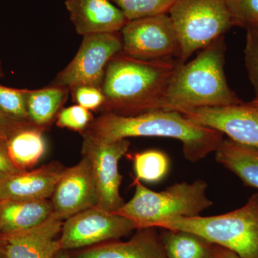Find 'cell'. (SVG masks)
Returning a JSON list of instances; mask_svg holds the SVG:
<instances>
[{
	"mask_svg": "<svg viewBox=\"0 0 258 258\" xmlns=\"http://www.w3.org/2000/svg\"><path fill=\"white\" fill-rule=\"evenodd\" d=\"M137 229L130 219L93 207L64 220L59 244L61 250H78L118 240Z\"/></svg>",
	"mask_w": 258,
	"mask_h": 258,
	"instance_id": "9c48e42d",
	"label": "cell"
},
{
	"mask_svg": "<svg viewBox=\"0 0 258 258\" xmlns=\"http://www.w3.org/2000/svg\"><path fill=\"white\" fill-rule=\"evenodd\" d=\"M157 227L136 230L128 240H113L71 252L73 258H168Z\"/></svg>",
	"mask_w": 258,
	"mask_h": 258,
	"instance_id": "9a60e30c",
	"label": "cell"
},
{
	"mask_svg": "<svg viewBox=\"0 0 258 258\" xmlns=\"http://www.w3.org/2000/svg\"><path fill=\"white\" fill-rule=\"evenodd\" d=\"M63 220L52 214L40 225L20 232L1 233L0 247L8 258H55Z\"/></svg>",
	"mask_w": 258,
	"mask_h": 258,
	"instance_id": "4fadbf2b",
	"label": "cell"
},
{
	"mask_svg": "<svg viewBox=\"0 0 258 258\" xmlns=\"http://www.w3.org/2000/svg\"><path fill=\"white\" fill-rule=\"evenodd\" d=\"M181 62L142 60L119 52L107 64L101 88L104 103L98 111L133 116L162 110L169 83Z\"/></svg>",
	"mask_w": 258,
	"mask_h": 258,
	"instance_id": "7a4b0ae2",
	"label": "cell"
},
{
	"mask_svg": "<svg viewBox=\"0 0 258 258\" xmlns=\"http://www.w3.org/2000/svg\"><path fill=\"white\" fill-rule=\"evenodd\" d=\"M5 141H7L6 139H5L4 137H2L1 135H0V142H5Z\"/></svg>",
	"mask_w": 258,
	"mask_h": 258,
	"instance_id": "d590c367",
	"label": "cell"
},
{
	"mask_svg": "<svg viewBox=\"0 0 258 258\" xmlns=\"http://www.w3.org/2000/svg\"><path fill=\"white\" fill-rule=\"evenodd\" d=\"M24 171L19 169L11 161L6 148V141L0 142V177Z\"/></svg>",
	"mask_w": 258,
	"mask_h": 258,
	"instance_id": "f546056e",
	"label": "cell"
},
{
	"mask_svg": "<svg viewBox=\"0 0 258 258\" xmlns=\"http://www.w3.org/2000/svg\"><path fill=\"white\" fill-rule=\"evenodd\" d=\"M133 184V198L115 213L130 219L137 229L157 227L159 222L178 217L200 216L213 205L207 193L208 183L203 180L176 183L159 192L139 180L134 179Z\"/></svg>",
	"mask_w": 258,
	"mask_h": 258,
	"instance_id": "277c9868",
	"label": "cell"
},
{
	"mask_svg": "<svg viewBox=\"0 0 258 258\" xmlns=\"http://www.w3.org/2000/svg\"><path fill=\"white\" fill-rule=\"evenodd\" d=\"M66 167L53 161L32 171L0 177V201L50 200Z\"/></svg>",
	"mask_w": 258,
	"mask_h": 258,
	"instance_id": "5bb4252c",
	"label": "cell"
},
{
	"mask_svg": "<svg viewBox=\"0 0 258 258\" xmlns=\"http://www.w3.org/2000/svg\"><path fill=\"white\" fill-rule=\"evenodd\" d=\"M43 131L35 125H30L20 129L7 139L8 155L20 170L28 171L45 154L46 144L42 136Z\"/></svg>",
	"mask_w": 258,
	"mask_h": 258,
	"instance_id": "d6986e66",
	"label": "cell"
},
{
	"mask_svg": "<svg viewBox=\"0 0 258 258\" xmlns=\"http://www.w3.org/2000/svg\"><path fill=\"white\" fill-rule=\"evenodd\" d=\"M196 124L214 129L237 143L258 149V106L248 103L179 112Z\"/></svg>",
	"mask_w": 258,
	"mask_h": 258,
	"instance_id": "8fae6325",
	"label": "cell"
},
{
	"mask_svg": "<svg viewBox=\"0 0 258 258\" xmlns=\"http://www.w3.org/2000/svg\"><path fill=\"white\" fill-rule=\"evenodd\" d=\"M53 214L50 200L0 201V232L10 233L33 228Z\"/></svg>",
	"mask_w": 258,
	"mask_h": 258,
	"instance_id": "e0dca14e",
	"label": "cell"
},
{
	"mask_svg": "<svg viewBox=\"0 0 258 258\" xmlns=\"http://www.w3.org/2000/svg\"><path fill=\"white\" fill-rule=\"evenodd\" d=\"M55 258H73V257L67 251L60 250Z\"/></svg>",
	"mask_w": 258,
	"mask_h": 258,
	"instance_id": "1f68e13d",
	"label": "cell"
},
{
	"mask_svg": "<svg viewBox=\"0 0 258 258\" xmlns=\"http://www.w3.org/2000/svg\"><path fill=\"white\" fill-rule=\"evenodd\" d=\"M83 137L101 142L129 137H161L179 140L186 160L195 163L216 152L224 134L193 123L179 112L157 110L124 116L101 113L90 123Z\"/></svg>",
	"mask_w": 258,
	"mask_h": 258,
	"instance_id": "6da1fadb",
	"label": "cell"
},
{
	"mask_svg": "<svg viewBox=\"0 0 258 258\" xmlns=\"http://www.w3.org/2000/svg\"><path fill=\"white\" fill-rule=\"evenodd\" d=\"M30 125H35L30 122L19 121L13 119L0 111V135L6 140L20 129Z\"/></svg>",
	"mask_w": 258,
	"mask_h": 258,
	"instance_id": "f1b7e54d",
	"label": "cell"
},
{
	"mask_svg": "<svg viewBox=\"0 0 258 258\" xmlns=\"http://www.w3.org/2000/svg\"><path fill=\"white\" fill-rule=\"evenodd\" d=\"M234 26L258 28V0H230Z\"/></svg>",
	"mask_w": 258,
	"mask_h": 258,
	"instance_id": "d4e9b609",
	"label": "cell"
},
{
	"mask_svg": "<svg viewBox=\"0 0 258 258\" xmlns=\"http://www.w3.org/2000/svg\"><path fill=\"white\" fill-rule=\"evenodd\" d=\"M53 213L64 220L76 214L98 206V194L92 167L83 156L76 165L66 167L52 198Z\"/></svg>",
	"mask_w": 258,
	"mask_h": 258,
	"instance_id": "7c38bea8",
	"label": "cell"
},
{
	"mask_svg": "<svg viewBox=\"0 0 258 258\" xmlns=\"http://www.w3.org/2000/svg\"><path fill=\"white\" fill-rule=\"evenodd\" d=\"M168 15L179 36L183 62L234 26L230 0H176Z\"/></svg>",
	"mask_w": 258,
	"mask_h": 258,
	"instance_id": "8992f818",
	"label": "cell"
},
{
	"mask_svg": "<svg viewBox=\"0 0 258 258\" xmlns=\"http://www.w3.org/2000/svg\"><path fill=\"white\" fill-rule=\"evenodd\" d=\"M244 60L255 98H258V28L246 30Z\"/></svg>",
	"mask_w": 258,
	"mask_h": 258,
	"instance_id": "4316f807",
	"label": "cell"
},
{
	"mask_svg": "<svg viewBox=\"0 0 258 258\" xmlns=\"http://www.w3.org/2000/svg\"><path fill=\"white\" fill-rule=\"evenodd\" d=\"M83 137L82 154L89 159L92 167L98 207L115 213L125 204L120 194L123 176L118 171V161L128 152L130 142L125 139L101 142Z\"/></svg>",
	"mask_w": 258,
	"mask_h": 258,
	"instance_id": "30bf717a",
	"label": "cell"
},
{
	"mask_svg": "<svg viewBox=\"0 0 258 258\" xmlns=\"http://www.w3.org/2000/svg\"><path fill=\"white\" fill-rule=\"evenodd\" d=\"M69 90L52 86L37 90H28V110L30 121L45 130L69 97Z\"/></svg>",
	"mask_w": 258,
	"mask_h": 258,
	"instance_id": "ffe728a7",
	"label": "cell"
},
{
	"mask_svg": "<svg viewBox=\"0 0 258 258\" xmlns=\"http://www.w3.org/2000/svg\"><path fill=\"white\" fill-rule=\"evenodd\" d=\"M132 159L136 180L147 183H157L169 172L170 161L162 151L149 149L136 153Z\"/></svg>",
	"mask_w": 258,
	"mask_h": 258,
	"instance_id": "7402d4cb",
	"label": "cell"
},
{
	"mask_svg": "<svg viewBox=\"0 0 258 258\" xmlns=\"http://www.w3.org/2000/svg\"><path fill=\"white\" fill-rule=\"evenodd\" d=\"M212 258H240L235 254V252L225 248V247H220V246L214 244L213 253H212Z\"/></svg>",
	"mask_w": 258,
	"mask_h": 258,
	"instance_id": "4dcf8cb0",
	"label": "cell"
},
{
	"mask_svg": "<svg viewBox=\"0 0 258 258\" xmlns=\"http://www.w3.org/2000/svg\"><path fill=\"white\" fill-rule=\"evenodd\" d=\"M0 258H8L6 254L3 252V249H2L1 247H0Z\"/></svg>",
	"mask_w": 258,
	"mask_h": 258,
	"instance_id": "d6a6232c",
	"label": "cell"
},
{
	"mask_svg": "<svg viewBox=\"0 0 258 258\" xmlns=\"http://www.w3.org/2000/svg\"><path fill=\"white\" fill-rule=\"evenodd\" d=\"M71 91L78 105L88 111H98L104 103V96L98 88L81 86Z\"/></svg>",
	"mask_w": 258,
	"mask_h": 258,
	"instance_id": "83f0119b",
	"label": "cell"
},
{
	"mask_svg": "<svg viewBox=\"0 0 258 258\" xmlns=\"http://www.w3.org/2000/svg\"><path fill=\"white\" fill-rule=\"evenodd\" d=\"M122 48L120 32L85 35L74 59L56 76L51 85L70 91L81 86L101 90L107 64Z\"/></svg>",
	"mask_w": 258,
	"mask_h": 258,
	"instance_id": "52a82bcc",
	"label": "cell"
},
{
	"mask_svg": "<svg viewBox=\"0 0 258 258\" xmlns=\"http://www.w3.org/2000/svg\"><path fill=\"white\" fill-rule=\"evenodd\" d=\"M120 33L125 55L142 60H181L179 36L168 14L128 21Z\"/></svg>",
	"mask_w": 258,
	"mask_h": 258,
	"instance_id": "ba28073f",
	"label": "cell"
},
{
	"mask_svg": "<svg viewBox=\"0 0 258 258\" xmlns=\"http://www.w3.org/2000/svg\"><path fill=\"white\" fill-rule=\"evenodd\" d=\"M157 227L191 232L240 258H258V192L233 211L215 216L178 217L159 222Z\"/></svg>",
	"mask_w": 258,
	"mask_h": 258,
	"instance_id": "5b68a950",
	"label": "cell"
},
{
	"mask_svg": "<svg viewBox=\"0 0 258 258\" xmlns=\"http://www.w3.org/2000/svg\"><path fill=\"white\" fill-rule=\"evenodd\" d=\"M225 53L224 35L199 51L192 60L180 62L169 83L162 110L180 112L242 103L227 83Z\"/></svg>",
	"mask_w": 258,
	"mask_h": 258,
	"instance_id": "3957f363",
	"label": "cell"
},
{
	"mask_svg": "<svg viewBox=\"0 0 258 258\" xmlns=\"http://www.w3.org/2000/svg\"><path fill=\"white\" fill-rule=\"evenodd\" d=\"M164 230L161 240L168 258H212L214 244L185 231Z\"/></svg>",
	"mask_w": 258,
	"mask_h": 258,
	"instance_id": "44dd1931",
	"label": "cell"
},
{
	"mask_svg": "<svg viewBox=\"0 0 258 258\" xmlns=\"http://www.w3.org/2000/svg\"><path fill=\"white\" fill-rule=\"evenodd\" d=\"M28 90L0 85V111L13 119L32 123L28 110Z\"/></svg>",
	"mask_w": 258,
	"mask_h": 258,
	"instance_id": "cb8c5ba5",
	"label": "cell"
},
{
	"mask_svg": "<svg viewBox=\"0 0 258 258\" xmlns=\"http://www.w3.org/2000/svg\"><path fill=\"white\" fill-rule=\"evenodd\" d=\"M215 153L217 162L235 174L245 186L258 189V149L227 138Z\"/></svg>",
	"mask_w": 258,
	"mask_h": 258,
	"instance_id": "ac0fdd59",
	"label": "cell"
},
{
	"mask_svg": "<svg viewBox=\"0 0 258 258\" xmlns=\"http://www.w3.org/2000/svg\"><path fill=\"white\" fill-rule=\"evenodd\" d=\"M70 18L79 35L120 32L128 20L110 0H66Z\"/></svg>",
	"mask_w": 258,
	"mask_h": 258,
	"instance_id": "2e32d148",
	"label": "cell"
},
{
	"mask_svg": "<svg viewBox=\"0 0 258 258\" xmlns=\"http://www.w3.org/2000/svg\"><path fill=\"white\" fill-rule=\"evenodd\" d=\"M93 119L91 111L77 104L61 110L57 115L56 124L60 128L82 133Z\"/></svg>",
	"mask_w": 258,
	"mask_h": 258,
	"instance_id": "484cf974",
	"label": "cell"
},
{
	"mask_svg": "<svg viewBox=\"0 0 258 258\" xmlns=\"http://www.w3.org/2000/svg\"><path fill=\"white\" fill-rule=\"evenodd\" d=\"M4 76L3 74V69H2L1 62H0V77H3Z\"/></svg>",
	"mask_w": 258,
	"mask_h": 258,
	"instance_id": "e575fe53",
	"label": "cell"
},
{
	"mask_svg": "<svg viewBox=\"0 0 258 258\" xmlns=\"http://www.w3.org/2000/svg\"><path fill=\"white\" fill-rule=\"evenodd\" d=\"M118 7L128 21L168 14L176 0H110Z\"/></svg>",
	"mask_w": 258,
	"mask_h": 258,
	"instance_id": "603a6c76",
	"label": "cell"
},
{
	"mask_svg": "<svg viewBox=\"0 0 258 258\" xmlns=\"http://www.w3.org/2000/svg\"><path fill=\"white\" fill-rule=\"evenodd\" d=\"M252 104L255 105V106H258V98H254L252 101H250Z\"/></svg>",
	"mask_w": 258,
	"mask_h": 258,
	"instance_id": "836d02e7",
	"label": "cell"
}]
</instances>
